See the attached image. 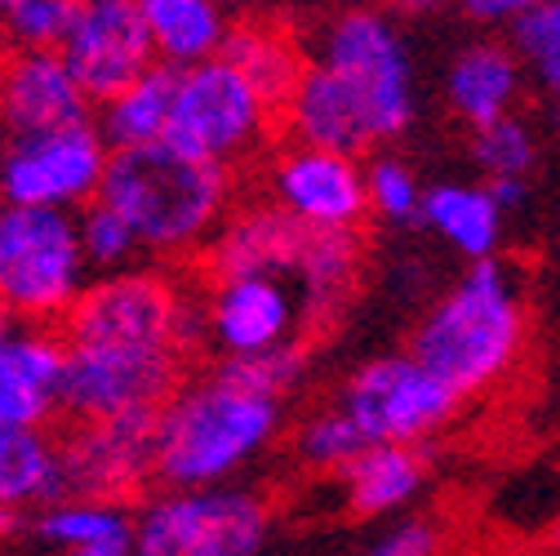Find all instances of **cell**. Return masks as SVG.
<instances>
[{
  "label": "cell",
  "mask_w": 560,
  "mask_h": 556,
  "mask_svg": "<svg viewBox=\"0 0 560 556\" xmlns=\"http://www.w3.org/2000/svg\"><path fill=\"white\" fill-rule=\"evenodd\" d=\"M521 347H525V308L512 271L499 258H480L418 321L409 352L467 401L499 387L516 370Z\"/></svg>",
  "instance_id": "obj_3"
},
{
  "label": "cell",
  "mask_w": 560,
  "mask_h": 556,
  "mask_svg": "<svg viewBox=\"0 0 560 556\" xmlns=\"http://www.w3.org/2000/svg\"><path fill=\"white\" fill-rule=\"evenodd\" d=\"M19 525H23V512H14V508L0 503V538H10Z\"/></svg>",
  "instance_id": "obj_36"
},
{
  "label": "cell",
  "mask_w": 560,
  "mask_h": 556,
  "mask_svg": "<svg viewBox=\"0 0 560 556\" xmlns=\"http://www.w3.org/2000/svg\"><path fill=\"white\" fill-rule=\"evenodd\" d=\"M58 329L14 325L0 338V428H49L62 405Z\"/></svg>",
  "instance_id": "obj_18"
},
{
  "label": "cell",
  "mask_w": 560,
  "mask_h": 556,
  "mask_svg": "<svg viewBox=\"0 0 560 556\" xmlns=\"http://www.w3.org/2000/svg\"><path fill=\"white\" fill-rule=\"evenodd\" d=\"M219 5H223L228 14H241V10H254V5H258V0H219Z\"/></svg>",
  "instance_id": "obj_38"
},
{
  "label": "cell",
  "mask_w": 560,
  "mask_h": 556,
  "mask_svg": "<svg viewBox=\"0 0 560 556\" xmlns=\"http://www.w3.org/2000/svg\"><path fill=\"white\" fill-rule=\"evenodd\" d=\"M58 54L94 107H103L156 67V49L138 0H72V27H67Z\"/></svg>",
  "instance_id": "obj_15"
},
{
  "label": "cell",
  "mask_w": 560,
  "mask_h": 556,
  "mask_svg": "<svg viewBox=\"0 0 560 556\" xmlns=\"http://www.w3.org/2000/svg\"><path fill=\"white\" fill-rule=\"evenodd\" d=\"M556 116H560V107H556Z\"/></svg>",
  "instance_id": "obj_42"
},
{
  "label": "cell",
  "mask_w": 560,
  "mask_h": 556,
  "mask_svg": "<svg viewBox=\"0 0 560 556\" xmlns=\"http://www.w3.org/2000/svg\"><path fill=\"white\" fill-rule=\"evenodd\" d=\"M476 165L489 178H525L534 165V134L521 116H508L476 134Z\"/></svg>",
  "instance_id": "obj_32"
},
{
  "label": "cell",
  "mask_w": 560,
  "mask_h": 556,
  "mask_svg": "<svg viewBox=\"0 0 560 556\" xmlns=\"http://www.w3.org/2000/svg\"><path fill=\"white\" fill-rule=\"evenodd\" d=\"M365 187H370V215L387 223H418L423 219V196L428 187L413 178V170L396 157H378L365 165Z\"/></svg>",
  "instance_id": "obj_31"
},
{
  "label": "cell",
  "mask_w": 560,
  "mask_h": 556,
  "mask_svg": "<svg viewBox=\"0 0 560 556\" xmlns=\"http://www.w3.org/2000/svg\"><path fill=\"white\" fill-rule=\"evenodd\" d=\"M378 10H423V5H432V0H374Z\"/></svg>",
  "instance_id": "obj_37"
},
{
  "label": "cell",
  "mask_w": 560,
  "mask_h": 556,
  "mask_svg": "<svg viewBox=\"0 0 560 556\" xmlns=\"http://www.w3.org/2000/svg\"><path fill=\"white\" fill-rule=\"evenodd\" d=\"M90 276L77 215L0 200V316L58 329L90 290Z\"/></svg>",
  "instance_id": "obj_4"
},
{
  "label": "cell",
  "mask_w": 560,
  "mask_h": 556,
  "mask_svg": "<svg viewBox=\"0 0 560 556\" xmlns=\"http://www.w3.org/2000/svg\"><path fill=\"white\" fill-rule=\"evenodd\" d=\"M365 556H436V530L423 521H405L392 534H383Z\"/></svg>",
  "instance_id": "obj_33"
},
{
  "label": "cell",
  "mask_w": 560,
  "mask_h": 556,
  "mask_svg": "<svg viewBox=\"0 0 560 556\" xmlns=\"http://www.w3.org/2000/svg\"><path fill=\"white\" fill-rule=\"evenodd\" d=\"M347 512L357 517H383L405 508L428 480V459L418 445H370L357 463H347L338 476Z\"/></svg>",
  "instance_id": "obj_21"
},
{
  "label": "cell",
  "mask_w": 560,
  "mask_h": 556,
  "mask_svg": "<svg viewBox=\"0 0 560 556\" xmlns=\"http://www.w3.org/2000/svg\"><path fill=\"white\" fill-rule=\"evenodd\" d=\"M62 499V454L49 428H0V503L40 512Z\"/></svg>",
  "instance_id": "obj_22"
},
{
  "label": "cell",
  "mask_w": 560,
  "mask_h": 556,
  "mask_svg": "<svg viewBox=\"0 0 560 556\" xmlns=\"http://www.w3.org/2000/svg\"><path fill=\"white\" fill-rule=\"evenodd\" d=\"M62 499L129 503L156 480V414L112 424H67L58 432Z\"/></svg>",
  "instance_id": "obj_13"
},
{
  "label": "cell",
  "mask_w": 560,
  "mask_h": 556,
  "mask_svg": "<svg viewBox=\"0 0 560 556\" xmlns=\"http://www.w3.org/2000/svg\"><path fill=\"white\" fill-rule=\"evenodd\" d=\"M338 405L357 419L370 445H418L454 419L463 396L413 352H392L347 379Z\"/></svg>",
  "instance_id": "obj_11"
},
{
  "label": "cell",
  "mask_w": 560,
  "mask_h": 556,
  "mask_svg": "<svg viewBox=\"0 0 560 556\" xmlns=\"http://www.w3.org/2000/svg\"><path fill=\"white\" fill-rule=\"evenodd\" d=\"M10 329H14V321H5V316H0V338H5Z\"/></svg>",
  "instance_id": "obj_40"
},
{
  "label": "cell",
  "mask_w": 560,
  "mask_h": 556,
  "mask_svg": "<svg viewBox=\"0 0 560 556\" xmlns=\"http://www.w3.org/2000/svg\"><path fill=\"white\" fill-rule=\"evenodd\" d=\"M112 143L94 120L45 134H0V200L81 215L98 200Z\"/></svg>",
  "instance_id": "obj_9"
},
{
  "label": "cell",
  "mask_w": 560,
  "mask_h": 556,
  "mask_svg": "<svg viewBox=\"0 0 560 556\" xmlns=\"http://www.w3.org/2000/svg\"><path fill=\"white\" fill-rule=\"evenodd\" d=\"M267 200L303 228L316 232H357L370 215V187L357 157L290 143L276 148L262 174Z\"/></svg>",
  "instance_id": "obj_14"
},
{
  "label": "cell",
  "mask_w": 560,
  "mask_h": 556,
  "mask_svg": "<svg viewBox=\"0 0 560 556\" xmlns=\"http://www.w3.org/2000/svg\"><path fill=\"white\" fill-rule=\"evenodd\" d=\"M556 543H560V521H556Z\"/></svg>",
  "instance_id": "obj_41"
},
{
  "label": "cell",
  "mask_w": 560,
  "mask_h": 556,
  "mask_svg": "<svg viewBox=\"0 0 560 556\" xmlns=\"http://www.w3.org/2000/svg\"><path fill=\"white\" fill-rule=\"evenodd\" d=\"M521 94V62L508 45L499 40H476L467 45L450 77H445V99H450V112L458 120H467L476 134L499 125L512 116V103Z\"/></svg>",
  "instance_id": "obj_19"
},
{
  "label": "cell",
  "mask_w": 560,
  "mask_h": 556,
  "mask_svg": "<svg viewBox=\"0 0 560 556\" xmlns=\"http://www.w3.org/2000/svg\"><path fill=\"white\" fill-rule=\"evenodd\" d=\"M174 67H152L148 77H138L129 90H120L116 99H107L94 112V125L103 129V138L112 143V152H129V148H152L165 143L170 129V107H174Z\"/></svg>",
  "instance_id": "obj_25"
},
{
  "label": "cell",
  "mask_w": 560,
  "mask_h": 556,
  "mask_svg": "<svg viewBox=\"0 0 560 556\" xmlns=\"http://www.w3.org/2000/svg\"><path fill=\"white\" fill-rule=\"evenodd\" d=\"M77 223H81V250H85V263L94 276L129 271V267H138V258H143V245H138V236L129 232V223L112 210V205H103V200L85 205L77 215Z\"/></svg>",
  "instance_id": "obj_28"
},
{
  "label": "cell",
  "mask_w": 560,
  "mask_h": 556,
  "mask_svg": "<svg viewBox=\"0 0 560 556\" xmlns=\"http://www.w3.org/2000/svg\"><path fill=\"white\" fill-rule=\"evenodd\" d=\"M325 72H334L347 90H352L374 129L378 143L400 138L413 120V62L400 40V32L378 14V10H342L320 27L316 54Z\"/></svg>",
  "instance_id": "obj_10"
},
{
  "label": "cell",
  "mask_w": 560,
  "mask_h": 556,
  "mask_svg": "<svg viewBox=\"0 0 560 556\" xmlns=\"http://www.w3.org/2000/svg\"><path fill=\"white\" fill-rule=\"evenodd\" d=\"M62 338V334H58ZM191 357L165 347L129 343H62V419L112 424L161 414L170 396L191 379Z\"/></svg>",
  "instance_id": "obj_8"
},
{
  "label": "cell",
  "mask_w": 560,
  "mask_h": 556,
  "mask_svg": "<svg viewBox=\"0 0 560 556\" xmlns=\"http://www.w3.org/2000/svg\"><path fill=\"white\" fill-rule=\"evenodd\" d=\"M290 441H294V459H299L303 467L329 472V476H338L347 463H357V459L370 450L365 432L357 428V419H352V414H347L342 405H329V409L307 414V419L294 428Z\"/></svg>",
  "instance_id": "obj_27"
},
{
  "label": "cell",
  "mask_w": 560,
  "mask_h": 556,
  "mask_svg": "<svg viewBox=\"0 0 560 556\" xmlns=\"http://www.w3.org/2000/svg\"><path fill=\"white\" fill-rule=\"evenodd\" d=\"M94 112L58 49H10L0 58V134H45L94 120Z\"/></svg>",
  "instance_id": "obj_17"
},
{
  "label": "cell",
  "mask_w": 560,
  "mask_h": 556,
  "mask_svg": "<svg viewBox=\"0 0 560 556\" xmlns=\"http://www.w3.org/2000/svg\"><path fill=\"white\" fill-rule=\"evenodd\" d=\"M223 58H228L232 67H241V72H245L276 107L290 103L294 85H299L303 72H307V58H303V49L294 45V36L280 27V23L254 19V14H245V19L232 23V36H228Z\"/></svg>",
  "instance_id": "obj_23"
},
{
  "label": "cell",
  "mask_w": 560,
  "mask_h": 556,
  "mask_svg": "<svg viewBox=\"0 0 560 556\" xmlns=\"http://www.w3.org/2000/svg\"><path fill=\"white\" fill-rule=\"evenodd\" d=\"M285 424V401L262 392L236 361L196 370L156 414V485H232Z\"/></svg>",
  "instance_id": "obj_1"
},
{
  "label": "cell",
  "mask_w": 560,
  "mask_h": 556,
  "mask_svg": "<svg viewBox=\"0 0 560 556\" xmlns=\"http://www.w3.org/2000/svg\"><path fill=\"white\" fill-rule=\"evenodd\" d=\"M271 534V503L249 485L156 490L133 508L129 556H258Z\"/></svg>",
  "instance_id": "obj_7"
},
{
  "label": "cell",
  "mask_w": 560,
  "mask_h": 556,
  "mask_svg": "<svg viewBox=\"0 0 560 556\" xmlns=\"http://www.w3.org/2000/svg\"><path fill=\"white\" fill-rule=\"evenodd\" d=\"M423 228H432L441 241H450L467 263L494 258L499 236H503V210L494 205L485 187H463V183H436L423 196Z\"/></svg>",
  "instance_id": "obj_24"
},
{
  "label": "cell",
  "mask_w": 560,
  "mask_h": 556,
  "mask_svg": "<svg viewBox=\"0 0 560 556\" xmlns=\"http://www.w3.org/2000/svg\"><path fill=\"white\" fill-rule=\"evenodd\" d=\"M77 556H129V552H77Z\"/></svg>",
  "instance_id": "obj_39"
},
{
  "label": "cell",
  "mask_w": 560,
  "mask_h": 556,
  "mask_svg": "<svg viewBox=\"0 0 560 556\" xmlns=\"http://www.w3.org/2000/svg\"><path fill=\"white\" fill-rule=\"evenodd\" d=\"M512 45L525 58V67L538 77V85L560 107V0H542L512 27Z\"/></svg>",
  "instance_id": "obj_30"
},
{
  "label": "cell",
  "mask_w": 560,
  "mask_h": 556,
  "mask_svg": "<svg viewBox=\"0 0 560 556\" xmlns=\"http://www.w3.org/2000/svg\"><path fill=\"white\" fill-rule=\"evenodd\" d=\"M485 192L494 196V205L508 215V210H516V205L525 200V178H489V183H485Z\"/></svg>",
  "instance_id": "obj_35"
},
{
  "label": "cell",
  "mask_w": 560,
  "mask_h": 556,
  "mask_svg": "<svg viewBox=\"0 0 560 556\" xmlns=\"http://www.w3.org/2000/svg\"><path fill=\"white\" fill-rule=\"evenodd\" d=\"M98 200L129 223L152 267H174L187 258L200 263L236 210V174L152 143L112 152Z\"/></svg>",
  "instance_id": "obj_2"
},
{
  "label": "cell",
  "mask_w": 560,
  "mask_h": 556,
  "mask_svg": "<svg viewBox=\"0 0 560 556\" xmlns=\"http://www.w3.org/2000/svg\"><path fill=\"white\" fill-rule=\"evenodd\" d=\"M72 0H0V40L10 49H62Z\"/></svg>",
  "instance_id": "obj_29"
},
{
  "label": "cell",
  "mask_w": 560,
  "mask_h": 556,
  "mask_svg": "<svg viewBox=\"0 0 560 556\" xmlns=\"http://www.w3.org/2000/svg\"><path fill=\"white\" fill-rule=\"evenodd\" d=\"M138 5H143V23L161 67L183 72V67L223 58L236 19L219 0H138Z\"/></svg>",
  "instance_id": "obj_20"
},
{
  "label": "cell",
  "mask_w": 560,
  "mask_h": 556,
  "mask_svg": "<svg viewBox=\"0 0 560 556\" xmlns=\"http://www.w3.org/2000/svg\"><path fill=\"white\" fill-rule=\"evenodd\" d=\"M316 228H303L271 200L236 205L223 232L209 241L200 254V276L219 281V276H280V281H299L307 245Z\"/></svg>",
  "instance_id": "obj_16"
},
{
  "label": "cell",
  "mask_w": 560,
  "mask_h": 556,
  "mask_svg": "<svg viewBox=\"0 0 560 556\" xmlns=\"http://www.w3.org/2000/svg\"><path fill=\"white\" fill-rule=\"evenodd\" d=\"M32 530L40 543L77 556V552H129L133 538V517L125 503H103V499H58L36 512Z\"/></svg>",
  "instance_id": "obj_26"
},
{
  "label": "cell",
  "mask_w": 560,
  "mask_h": 556,
  "mask_svg": "<svg viewBox=\"0 0 560 556\" xmlns=\"http://www.w3.org/2000/svg\"><path fill=\"white\" fill-rule=\"evenodd\" d=\"M58 334L62 343H129L196 357L205 352L200 281L187 286L170 267H129L116 276H94Z\"/></svg>",
  "instance_id": "obj_5"
},
{
  "label": "cell",
  "mask_w": 560,
  "mask_h": 556,
  "mask_svg": "<svg viewBox=\"0 0 560 556\" xmlns=\"http://www.w3.org/2000/svg\"><path fill=\"white\" fill-rule=\"evenodd\" d=\"M538 5L542 0H458V10L471 23H485V27H516Z\"/></svg>",
  "instance_id": "obj_34"
},
{
  "label": "cell",
  "mask_w": 560,
  "mask_h": 556,
  "mask_svg": "<svg viewBox=\"0 0 560 556\" xmlns=\"http://www.w3.org/2000/svg\"><path fill=\"white\" fill-rule=\"evenodd\" d=\"M276 120H280V107L241 67H232L228 58H209V62L183 67L174 77L165 148L236 174L249 157H258Z\"/></svg>",
  "instance_id": "obj_6"
},
{
  "label": "cell",
  "mask_w": 560,
  "mask_h": 556,
  "mask_svg": "<svg viewBox=\"0 0 560 556\" xmlns=\"http://www.w3.org/2000/svg\"><path fill=\"white\" fill-rule=\"evenodd\" d=\"M200 281V321H205V352L219 361H254L276 347L303 343L307 316L303 299L280 276H219Z\"/></svg>",
  "instance_id": "obj_12"
}]
</instances>
